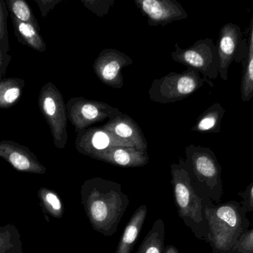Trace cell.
Here are the masks:
<instances>
[{
    "instance_id": "cell-21",
    "label": "cell",
    "mask_w": 253,
    "mask_h": 253,
    "mask_svg": "<svg viewBox=\"0 0 253 253\" xmlns=\"http://www.w3.org/2000/svg\"><path fill=\"white\" fill-rule=\"evenodd\" d=\"M38 197L44 210L54 218H60L63 215V206L55 192L42 187L38 191Z\"/></svg>"
},
{
    "instance_id": "cell-29",
    "label": "cell",
    "mask_w": 253,
    "mask_h": 253,
    "mask_svg": "<svg viewBox=\"0 0 253 253\" xmlns=\"http://www.w3.org/2000/svg\"><path fill=\"white\" fill-rule=\"evenodd\" d=\"M10 60H11V56L8 54V53L2 52V53L0 54V80L2 79L5 74L6 70H7Z\"/></svg>"
},
{
    "instance_id": "cell-8",
    "label": "cell",
    "mask_w": 253,
    "mask_h": 253,
    "mask_svg": "<svg viewBox=\"0 0 253 253\" xmlns=\"http://www.w3.org/2000/svg\"><path fill=\"white\" fill-rule=\"evenodd\" d=\"M219 72L222 80L228 79V70L233 61L242 62L245 65L249 56V46L239 25L227 23L221 28L217 42Z\"/></svg>"
},
{
    "instance_id": "cell-19",
    "label": "cell",
    "mask_w": 253,
    "mask_h": 253,
    "mask_svg": "<svg viewBox=\"0 0 253 253\" xmlns=\"http://www.w3.org/2000/svg\"><path fill=\"white\" fill-rule=\"evenodd\" d=\"M0 253H23L21 235L14 224L0 227Z\"/></svg>"
},
{
    "instance_id": "cell-10",
    "label": "cell",
    "mask_w": 253,
    "mask_h": 253,
    "mask_svg": "<svg viewBox=\"0 0 253 253\" xmlns=\"http://www.w3.org/2000/svg\"><path fill=\"white\" fill-rule=\"evenodd\" d=\"M134 2L150 26H165L188 17L176 0H135Z\"/></svg>"
},
{
    "instance_id": "cell-1",
    "label": "cell",
    "mask_w": 253,
    "mask_h": 253,
    "mask_svg": "<svg viewBox=\"0 0 253 253\" xmlns=\"http://www.w3.org/2000/svg\"><path fill=\"white\" fill-rule=\"evenodd\" d=\"M246 209L240 202H232L213 204L208 203L205 215L209 227L207 242L215 253H227L239 238L251 227Z\"/></svg>"
},
{
    "instance_id": "cell-33",
    "label": "cell",
    "mask_w": 253,
    "mask_h": 253,
    "mask_svg": "<svg viewBox=\"0 0 253 253\" xmlns=\"http://www.w3.org/2000/svg\"><path fill=\"white\" fill-rule=\"evenodd\" d=\"M2 52H4V51H1V49H0V54H1V53H2Z\"/></svg>"
},
{
    "instance_id": "cell-14",
    "label": "cell",
    "mask_w": 253,
    "mask_h": 253,
    "mask_svg": "<svg viewBox=\"0 0 253 253\" xmlns=\"http://www.w3.org/2000/svg\"><path fill=\"white\" fill-rule=\"evenodd\" d=\"M93 158L123 167L144 166L149 160L147 151L130 147H113Z\"/></svg>"
},
{
    "instance_id": "cell-32",
    "label": "cell",
    "mask_w": 253,
    "mask_h": 253,
    "mask_svg": "<svg viewBox=\"0 0 253 253\" xmlns=\"http://www.w3.org/2000/svg\"><path fill=\"white\" fill-rule=\"evenodd\" d=\"M167 253H174V250H172V251H169V252H167Z\"/></svg>"
},
{
    "instance_id": "cell-25",
    "label": "cell",
    "mask_w": 253,
    "mask_h": 253,
    "mask_svg": "<svg viewBox=\"0 0 253 253\" xmlns=\"http://www.w3.org/2000/svg\"><path fill=\"white\" fill-rule=\"evenodd\" d=\"M87 10L99 17H103L109 13L110 9L115 4L114 0H81Z\"/></svg>"
},
{
    "instance_id": "cell-6",
    "label": "cell",
    "mask_w": 253,
    "mask_h": 253,
    "mask_svg": "<svg viewBox=\"0 0 253 253\" xmlns=\"http://www.w3.org/2000/svg\"><path fill=\"white\" fill-rule=\"evenodd\" d=\"M175 62L197 70L209 80L216 79L219 72V58L218 49L212 39L198 40L190 47L182 49L175 44V50L171 53Z\"/></svg>"
},
{
    "instance_id": "cell-13",
    "label": "cell",
    "mask_w": 253,
    "mask_h": 253,
    "mask_svg": "<svg viewBox=\"0 0 253 253\" xmlns=\"http://www.w3.org/2000/svg\"><path fill=\"white\" fill-rule=\"evenodd\" d=\"M102 127L129 147L147 151V140L142 130L127 114L123 113L121 116L108 120Z\"/></svg>"
},
{
    "instance_id": "cell-24",
    "label": "cell",
    "mask_w": 253,
    "mask_h": 253,
    "mask_svg": "<svg viewBox=\"0 0 253 253\" xmlns=\"http://www.w3.org/2000/svg\"><path fill=\"white\" fill-rule=\"evenodd\" d=\"M8 10L4 0H0V49L8 53L10 46L7 37V19Z\"/></svg>"
},
{
    "instance_id": "cell-27",
    "label": "cell",
    "mask_w": 253,
    "mask_h": 253,
    "mask_svg": "<svg viewBox=\"0 0 253 253\" xmlns=\"http://www.w3.org/2000/svg\"><path fill=\"white\" fill-rule=\"evenodd\" d=\"M239 196L242 198L240 203L247 212H253V182L247 187L245 191L240 192Z\"/></svg>"
},
{
    "instance_id": "cell-16",
    "label": "cell",
    "mask_w": 253,
    "mask_h": 253,
    "mask_svg": "<svg viewBox=\"0 0 253 253\" xmlns=\"http://www.w3.org/2000/svg\"><path fill=\"white\" fill-rule=\"evenodd\" d=\"M225 109L215 102L204 111L196 120L192 131L202 134L219 133Z\"/></svg>"
},
{
    "instance_id": "cell-23",
    "label": "cell",
    "mask_w": 253,
    "mask_h": 253,
    "mask_svg": "<svg viewBox=\"0 0 253 253\" xmlns=\"http://www.w3.org/2000/svg\"><path fill=\"white\" fill-rule=\"evenodd\" d=\"M242 101L248 102L253 98V53L248 56L241 85Z\"/></svg>"
},
{
    "instance_id": "cell-17",
    "label": "cell",
    "mask_w": 253,
    "mask_h": 253,
    "mask_svg": "<svg viewBox=\"0 0 253 253\" xmlns=\"http://www.w3.org/2000/svg\"><path fill=\"white\" fill-rule=\"evenodd\" d=\"M25 81L19 77H7L0 80V109L11 108L22 96Z\"/></svg>"
},
{
    "instance_id": "cell-20",
    "label": "cell",
    "mask_w": 253,
    "mask_h": 253,
    "mask_svg": "<svg viewBox=\"0 0 253 253\" xmlns=\"http://www.w3.org/2000/svg\"><path fill=\"white\" fill-rule=\"evenodd\" d=\"M7 10L11 16L17 20L25 23L31 24L40 29L38 21L33 13L29 4L24 0H4Z\"/></svg>"
},
{
    "instance_id": "cell-3",
    "label": "cell",
    "mask_w": 253,
    "mask_h": 253,
    "mask_svg": "<svg viewBox=\"0 0 253 253\" xmlns=\"http://www.w3.org/2000/svg\"><path fill=\"white\" fill-rule=\"evenodd\" d=\"M205 83L213 86L212 82L201 77L200 73L193 68H187L181 73L172 71L153 80L149 89V97L157 103H172L188 98Z\"/></svg>"
},
{
    "instance_id": "cell-11",
    "label": "cell",
    "mask_w": 253,
    "mask_h": 253,
    "mask_svg": "<svg viewBox=\"0 0 253 253\" xmlns=\"http://www.w3.org/2000/svg\"><path fill=\"white\" fill-rule=\"evenodd\" d=\"M0 157L18 172L44 175L47 171L28 147L15 141H0Z\"/></svg>"
},
{
    "instance_id": "cell-26",
    "label": "cell",
    "mask_w": 253,
    "mask_h": 253,
    "mask_svg": "<svg viewBox=\"0 0 253 253\" xmlns=\"http://www.w3.org/2000/svg\"><path fill=\"white\" fill-rule=\"evenodd\" d=\"M227 253H253V227L242 235L236 245Z\"/></svg>"
},
{
    "instance_id": "cell-2",
    "label": "cell",
    "mask_w": 253,
    "mask_h": 253,
    "mask_svg": "<svg viewBox=\"0 0 253 253\" xmlns=\"http://www.w3.org/2000/svg\"><path fill=\"white\" fill-rule=\"evenodd\" d=\"M187 165L194 182L202 186L207 199L219 202L222 197L221 166L215 153L210 148L190 145L185 149Z\"/></svg>"
},
{
    "instance_id": "cell-7",
    "label": "cell",
    "mask_w": 253,
    "mask_h": 253,
    "mask_svg": "<svg viewBox=\"0 0 253 253\" xmlns=\"http://www.w3.org/2000/svg\"><path fill=\"white\" fill-rule=\"evenodd\" d=\"M66 107L68 120L77 133L91 127L95 123L112 120L123 114L118 108L106 102L82 97L71 98L67 102Z\"/></svg>"
},
{
    "instance_id": "cell-30",
    "label": "cell",
    "mask_w": 253,
    "mask_h": 253,
    "mask_svg": "<svg viewBox=\"0 0 253 253\" xmlns=\"http://www.w3.org/2000/svg\"><path fill=\"white\" fill-rule=\"evenodd\" d=\"M161 248L159 245H147L146 244L145 247L142 248V253H161Z\"/></svg>"
},
{
    "instance_id": "cell-28",
    "label": "cell",
    "mask_w": 253,
    "mask_h": 253,
    "mask_svg": "<svg viewBox=\"0 0 253 253\" xmlns=\"http://www.w3.org/2000/svg\"><path fill=\"white\" fill-rule=\"evenodd\" d=\"M62 1V0H34L40 8L42 16L44 19L48 14L49 12L53 10Z\"/></svg>"
},
{
    "instance_id": "cell-5",
    "label": "cell",
    "mask_w": 253,
    "mask_h": 253,
    "mask_svg": "<svg viewBox=\"0 0 253 253\" xmlns=\"http://www.w3.org/2000/svg\"><path fill=\"white\" fill-rule=\"evenodd\" d=\"M38 105L50 128L55 147L62 150L68 140V111L63 95L53 83L49 82L40 90Z\"/></svg>"
},
{
    "instance_id": "cell-4",
    "label": "cell",
    "mask_w": 253,
    "mask_h": 253,
    "mask_svg": "<svg viewBox=\"0 0 253 253\" xmlns=\"http://www.w3.org/2000/svg\"><path fill=\"white\" fill-rule=\"evenodd\" d=\"M172 174L175 182V199L181 214L194 225L201 226L208 239L209 227L205 218V207L209 203L204 204L203 201H210L201 199L200 195L195 191L191 185V175L186 160L181 158L178 164H172Z\"/></svg>"
},
{
    "instance_id": "cell-22",
    "label": "cell",
    "mask_w": 253,
    "mask_h": 253,
    "mask_svg": "<svg viewBox=\"0 0 253 253\" xmlns=\"http://www.w3.org/2000/svg\"><path fill=\"white\" fill-rule=\"evenodd\" d=\"M89 215L93 223L102 224L106 223L111 216V208L109 203L105 202L103 198L94 199L88 206Z\"/></svg>"
},
{
    "instance_id": "cell-18",
    "label": "cell",
    "mask_w": 253,
    "mask_h": 253,
    "mask_svg": "<svg viewBox=\"0 0 253 253\" xmlns=\"http://www.w3.org/2000/svg\"><path fill=\"white\" fill-rule=\"evenodd\" d=\"M146 212V206H142L134 214L126 227L117 253H129L132 251L134 242L138 238V233L145 219Z\"/></svg>"
},
{
    "instance_id": "cell-12",
    "label": "cell",
    "mask_w": 253,
    "mask_h": 253,
    "mask_svg": "<svg viewBox=\"0 0 253 253\" xmlns=\"http://www.w3.org/2000/svg\"><path fill=\"white\" fill-rule=\"evenodd\" d=\"M75 146L79 152L91 157L113 147H129L102 126L87 128L77 132Z\"/></svg>"
},
{
    "instance_id": "cell-9",
    "label": "cell",
    "mask_w": 253,
    "mask_h": 253,
    "mask_svg": "<svg viewBox=\"0 0 253 253\" xmlns=\"http://www.w3.org/2000/svg\"><path fill=\"white\" fill-rule=\"evenodd\" d=\"M133 60L126 53L114 49H105L93 62L95 74L101 82L114 89H121L124 85L123 68L132 65Z\"/></svg>"
},
{
    "instance_id": "cell-15",
    "label": "cell",
    "mask_w": 253,
    "mask_h": 253,
    "mask_svg": "<svg viewBox=\"0 0 253 253\" xmlns=\"http://www.w3.org/2000/svg\"><path fill=\"white\" fill-rule=\"evenodd\" d=\"M11 21L14 28L15 37L19 43L41 53L45 51L47 46L40 34L41 29L31 24L20 22L12 16Z\"/></svg>"
},
{
    "instance_id": "cell-31",
    "label": "cell",
    "mask_w": 253,
    "mask_h": 253,
    "mask_svg": "<svg viewBox=\"0 0 253 253\" xmlns=\"http://www.w3.org/2000/svg\"><path fill=\"white\" fill-rule=\"evenodd\" d=\"M248 46H249V55L252 54L253 53V16L252 22H251V35H250Z\"/></svg>"
}]
</instances>
